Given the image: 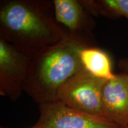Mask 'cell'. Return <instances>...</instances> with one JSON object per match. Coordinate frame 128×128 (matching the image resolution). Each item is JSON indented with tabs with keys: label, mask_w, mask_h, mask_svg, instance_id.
Masks as SVG:
<instances>
[{
	"label": "cell",
	"mask_w": 128,
	"mask_h": 128,
	"mask_svg": "<svg viewBox=\"0 0 128 128\" xmlns=\"http://www.w3.org/2000/svg\"><path fill=\"white\" fill-rule=\"evenodd\" d=\"M69 35L56 21L53 1L6 0L0 3V38L30 57Z\"/></svg>",
	"instance_id": "6da1fadb"
},
{
	"label": "cell",
	"mask_w": 128,
	"mask_h": 128,
	"mask_svg": "<svg viewBox=\"0 0 128 128\" xmlns=\"http://www.w3.org/2000/svg\"><path fill=\"white\" fill-rule=\"evenodd\" d=\"M87 46L79 36L70 33L65 39L32 56L24 92L39 104L57 101L60 88L85 70L80 54Z\"/></svg>",
	"instance_id": "7a4b0ae2"
},
{
	"label": "cell",
	"mask_w": 128,
	"mask_h": 128,
	"mask_svg": "<svg viewBox=\"0 0 128 128\" xmlns=\"http://www.w3.org/2000/svg\"><path fill=\"white\" fill-rule=\"evenodd\" d=\"M106 81L84 70L72 77L60 88L57 101L78 111L103 117L102 94Z\"/></svg>",
	"instance_id": "3957f363"
},
{
	"label": "cell",
	"mask_w": 128,
	"mask_h": 128,
	"mask_svg": "<svg viewBox=\"0 0 128 128\" xmlns=\"http://www.w3.org/2000/svg\"><path fill=\"white\" fill-rule=\"evenodd\" d=\"M39 119L31 128H121L104 117L87 114L58 101L39 104Z\"/></svg>",
	"instance_id": "277c9868"
},
{
	"label": "cell",
	"mask_w": 128,
	"mask_h": 128,
	"mask_svg": "<svg viewBox=\"0 0 128 128\" xmlns=\"http://www.w3.org/2000/svg\"><path fill=\"white\" fill-rule=\"evenodd\" d=\"M30 57L0 38V94L17 100L24 92Z\"/></svg>",
	"instance_id": "5b68a950"
},
{
	"label": "cell",
	"mask_w": 128,
	"mask_h": 128,
	"mask_svg": "<svg viewBox=\"0 0 128 128\" xmlns=\"http://www.w3.org/2000/svg\"><path fill=\"white\" fill-rule=\"evenodd\" d=\"M104 118L120 128L128 125V75L116 74L106 81L102 94Z\"/></svg>",
	"instance_id": "8992f818"
},
{
	"label": "cell",
	"mask_w": 128,
	"mask_h": 128,
	"mask_svg": "<svg viewBox=\"0 0 128 128\" xmlns=\"http://www.w3.org/2000/svg\"><path fill=\"white\" fill-rule=\"evenodd\" d=\"M53 4L56 21L68 28L70 34L80 36V32L92 28L88 10L83 1L54 0Z\"/></svg>",
	"instance_id": "52a82bcc"
},
{
	"label": "cell",
	"mask_w": 128,
	"mask_h": 128,
	"mask_svg": "<svg viewBox=\"0 0 128 128\" xmlns=\"http://www.w3.org/2000/svg\"><path fill=\"white\" fill-rule=\"evenodd\" d=\"M80 56L85 70L90 74L107 81L114 78L111 60L105 51L89 45L81 49Z\"/></svg>",
	"instance_id": "ba28073f"
},
{
	"label": "cell",
	"mask_w": 128,
	"mask_h": 128,
	"mask_svg": "<svg viewBox=\"0 0 128 128\" xmlns=\"http://www.w3.org/2000/svg\"><path fill=\"white\" fill-rule=\"evenodd\" d=\"M99 7H103L112 13L128 19V0H103L94 1Z\"/></svg>",
	"instance_id": "9c48e42d"
},
{
	"label": "cell",
	"mask_w": 128,
	"mask_h": 128,
	"mask_svg": "<svg viewBox=\"0 0 128 128\" xmlns=\"http://www.w3.org/2000/svg\"><path fill=\"white\" fill-rule=\"evenodd\" d=\"M122 65L124 66V70L126 71V74H127L128 75V61H125L124 63H122Z\"/></svg>",
	"instance_id": "30bf717a"
},
{
	"label": "cell",
	"mask_w": 128,
	"mask_h": 128,
	"mask_svg": "<svg viewBox=\"0 0 128 128\" xmlns=\"http://www.w3.org/2000/svg\"><path fill=\"white\" fill-rule=\"evenodd\" d=\"M0 128H7V127H4V126H1V127H0Z\"/></svg>",
	"instance_id": "8fae6325"
},
{
	"label": "cell",
	"mask_w": 128,
	"mask_h": 128,
	"mask_svg": "<svg viewBox=\"0 0 128 128\" xmlns=\"http://www.w3.org/2000/svg\"><path fill=\"white\" fill-rule=\"evenodd\" d=\"M128 128V125L125 126V127H124V128Z\"/></svg>",
	"instance_id": "7c38bea8"
}]
</instances>
